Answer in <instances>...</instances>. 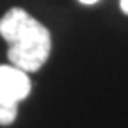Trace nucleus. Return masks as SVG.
Returning <instances> with one entry per match:
<instances>
[{"label": "nucleus", "instance_id": "obj_3", "mask_svg": "<svg viewBox=\"0 0 128 128\" xmlns=\"http://www.w3.org/2000/svg\"><path fill=\"white\" fill-rule=\"evenodd\" d=\"M121 9L124 14H128V0H121Z\"/></svg>", "mask_w": 128, "mask_h": 128}, {"label": "nucleus", "instance_id": "obj_2", "mask_svg": "<svg viewBox=\"0 0 128 128\" xmlns=\"http://www.w3.org/2000/svg\"><path fill=\"white\" fill-rule=\"evenodd\" d=\"M30 92V78L25 71L12 64L0 66V124L14 123L18 116V103Z\"/></svg>", "mask_w": 128, "mask_h": 128}, {"label": "nucleus", "instance_id": "obj_1", "mask_svg": "<svg viewBox=\"0 0 128 128\" xmlns=\"http://www.w3.org/2000/svg\"><path fill=\"white\" fill-rule=\"evenodd\" d=\"M0 36L9 44V62L25 73L38 71L52 50L48 28L20 7L9 9L0 18Z\"/></svg>", "mask_w": 128, "mask_h": 128}, {"label": "nucleus", "instance_id": "obj_4", "mask_svg": "<svg viewBox=\"0 0 128 128\" xmlns=\"http://www.w3.org/2000/svg\"><path fill=\"white\" fill-rule=\"evenodd\" d=\"M78 2H82V4H86V6H91V4H96L98 0H78Z\"/></svg>", "mask_w": 128, "mask_h": 128}]
</instances>
